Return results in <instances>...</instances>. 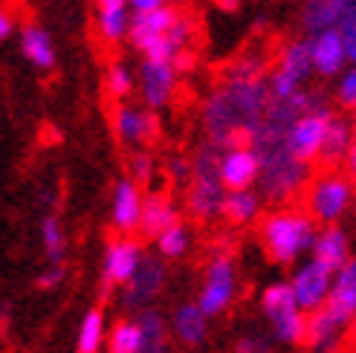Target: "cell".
<instances>
[{
	"mask_svg": "<svg viewBox=\"0 0 356 353\" xmlns=\"http://www.w3.org/2000/svg\"><path fill=\"white\" fill-rule=\"evenodd\" d=\"M238 281H235V263L229 255H215L206 270V281L197 298V307L206 313V319L211 315H220L235 298Z\"/></svg>",
	"mask_w": 356,
	"mask_h": 353,
	"instance_id": "52a82bcc",
	"label": "cell"
},
{
	"mask_svg": "<svg viewBox=\"0 0 356 353\" xmlns=\"http://www.w3.org/2000/svg\"><path fill=\"white\" fill-rule=\"evenodd\" d=\"M266 64L243 56L223 67V81L206 104V131L218 148H249L270 110V87L264 84Z\"/></svg>",
	"mask_w": 356,
	"mask_h": 353,
	"instance_id": "6da1fadb",
	"label": "cell"
},
{
	"mask_svg": "<svg viewBox=\"0 0 356 353\" xmlns=\"http://www.w3.org/2000/svg\"><path fill=\"white\" fill-rule=\"evenodd\" d=\"M168 174H174V180H186V176L191 174V165L183 163V160H171L168 163Z\"/></svg>",
	"mask_w": 356,
	"mask_h": 353,
	"instance_id": "f35d334b",
	"label": "cell"
},
{
	"mask_svg": "<svg viewBox=\"0 0 356 353\" xmlns=\"http://www.w3.org/2000/svg\"><path fill=\"white\" fill-rule=\"evenodd\" d=\"M348 58V49H345V41H342V32L333 29V32H325V35H316L313 41V64L322 76H336L342 69Z\"/></svg>",
	"mask_w": 356,
	"mask_h": 353,
	"instance_id": "ffe728a7",
	"label": "cell"
},
{
	"mask_svg": "<svg viewBox=\"0 0 356 353\" xmlns=\"http://www.w3.org/2000/svg\"><path fill=\"white\" fill-rule=\"evenodd\" d=\"M12 29H15L12 15H9V12H3V15H0V38H9Z\"/></svg>",
	"mask_w": 356,
	"mask_h": 353,
	"instance_id": "60d3db41",
	"label": "cell"
},
{
	"mask_svg": "<svg viewBox=\"0 0 356 353\" xmlns=\"http://www.w3.org/2000/svg\"><path fill=\"white\" fill-rule=\"evenodd\" d=\"M174 3H180V6H183V3H188V0H174Z\"/></svg>",
	"mask_w": 356,
	"mask_h": 353,
	"instance_id": "f6af8a7d",
	"label": "cell"
},
{
	"mask_svg": "<svg viewBox=\"0 0 356 353\" xmlns=\"http://www.w3.org/2000/svg\"><path fill=\"white\" fill-rule=\"evenodd\" d=\"M325 313L342 330L356 322V258H350L348 267H342L339 272H336L330 298L325 304Z\"/></svg>",
	"mask_w": 356,
	"mask_h": 353,
	"instance_id": "7c38bea8",
	"label": "cell"
},
{
	"mask_svg": "<svg viewBox=\"0 0 356 353\" xmlns=\"http://www.w3.org/2000/svg\"><path fill=\"white\" fill-rule=\"evenodd\" d=\"M339 101L345 104L348 110H356V69L345 73V79L339 84Z\"/></svg>",
	"mask_w": 356,
	"mask_h": 353,
	"instance_id": "e575fe53",
	"label": "cell"
},
{
	"mask_svg": "<svg viewBox=\"0 0 356 353\" xmlns=\"http://www.w3.org/2000/svg\"><path fill=\"white\" fill-rule=\"evenodd\" d=\"M218 6H223V9L232 12V9H238V0H218Z\"/></svg>",
	"mask_w": 356,
	"mask_h": 353,
	"instance_id": "ee69618b",
	"label": "cell"
},
{
	"mask_svg": "<svg viewBox=\"0 0 356 353\" xmlns=\"http://www.w3.org/2000/svg\"><path fill=\"white\" fill-rule=\"evenodd\" d=\"M21 47H24V56H26L35 67L49 69L52 64H56V52H52V41H49V35H47L41 26L26 24V26H24V32H21Z\"/></svg>",
	"mask_w": 356,
	"mask_h": 353,
	"instance_id": "d4e9b609",
	"label": "cell"
},
{
	"mask_svg": "<svg viewBox=\"0 0 356 353\" xmlns=\"http://www.w3.org/2000/svg\"><path fill=\"white\" fill-rule=\"evenodd\" d=\"M102 339H108V333H104V313L93 307V310L84 313V319H81V325H79L76 350H79V353H99Z\"/></svg>",
	"mask_w": 356,
	"mask_h": 353,
	"instance_id": "484cf974",
	"label": "cell"
},
{
	"mask_svg": "<svg viewBox=\"0 0 356 353\" xmlns=\"http://www.w3.org/2000/svg\"><path fill=\"white\" fill-rule=\"evenodd\" d=\"M180 12H177L174 6H159L154 12H145V15H136L134 21H131V44L142 52H148L156 41H163L165 35L177 26V21H180Z\"/></svg>",
	"mask_w": 356,
	"mask_h": 353,
	"instance_id": "4fadbf2b",
	"label": "cell"
},
{
	"mask_svg": "<svg viewBox=\"0 0 356 353\" xmlns=\"http://www.w3.org/2000/svg\"><path fill=\"white\" fill-rule=\"evenodd\" d=\"M139 327H142V353H163L165 347V319L156 310L139 313Z\"/></svg>",
	"mask_w": 356,
	"mask_h": 353,
	"instance_id": "f1b7e54d",
	"label": "cell"
},
{
	"mask_svg": "<svg viewBox=\"0 0 356 353\" xmlns=\"http://www.w3.org/2000/svg\"><path fill=\"white\" fill-rule=\"evenodd\" d=\"M108 90L116 99L131 93V73H128V67H124V64H113L108 69Z\"/></svg>",
	"mask_w": 356,
	"mask_h": 353,
	"instance_id": "d6a6232c",
	"label": "cell"
},
{
	"mask_svg": "<svg viewBox=\"0 0 356 353\" xmlns=\"http://www.w3.org/2000/svg\"><path fill=\"white\" fill-rule=\"evenodd\" d=\"M174 64H163V61H148L142 64V96L151 108L165 104L174 93Z\"/></svg>",
	"mask_w": 356,
	"mask_h": 353,
	"instance_id": "ac0fdd59",
	"label": "cell"
},
{
	"mask_svg": "<svg viewBox=\"0 0 356 353\" xmlns=\"http://www.w3.org/2000/svg\"><path fill=\"white\" fill-rule=\"evenodd\" d=\"M333 278H336L333 270H327L325 263H318V261L310 258L305 267H301V270L293 275V281H290L298 307L305 310V313H310V315L322 310V307L327 304V298H330Z\"/></svg>",
	"mask_w": 356,
	"mask_h": 353,
	"instance_id": "ba28073f",
	"label": "cell"
},
{
	"mask_svg": "<svg viewBox=\"0 0 356 353\" xmlns=\"http://www.w3.org/2000/svg\"><path fill=\"white\" fill-rule=\"evenodd\" d=\"M356 9V0H305L301 24L310 35H325L333 29H342V24Z\"/></svg>",
	"mask_w": 356,
	"mask_h": 353,
	"instance_id": "5bb4252c",
	"label": "cell"
},
{
	"mask_svg": "<svg viewBox=\"0 0 356 353\" xmlns=\"http://www.w3.org/2000/svg\"><path fill=\"white\" fill-rule=\"evenodd\" d=\"M156 246H159V255H165V258H180L186 249H188V232L177 223L171 226L168 232H163L156 238Z\"/></svg>",
	"mask_w": 356,
	"mask_h": 353,
	"instance_id": "1f68e13d",
	"label": "cell"
},
{
	"mask_svg": "<svg viewBox=\"0 0 356 353\" xmlns=\"http://www.w3.org/2000/svg\"><path fill=\"white\" fill-rule=\"evenodd\" d=\"M99 29L108 41H119L124 29H131V21L124 15V6H111V9H99Z\"/></svg>",
	"mask_w": 356,
	"mask_h": 353,
	"instance_id": "4dcf8cb0",
	"label": "cell"
},
{
	"mask_svg": "<svg viewBox=\"0 0 356 353\" xmlns=\"http://www.w3.org/2000/svg\"><path fill=\"white\" fill-rule=\"evenodd\" d=\"M171 226H177V208H174V203L165 197V194H151V197H145L139 232L145 238H159L163 232H168Z\"/></svg>",
	"mask_w": 356,
	"mask_h": 353,
	"instance_id": "44dd1931",
	"label": "cell"
},
{
	"mask_svg": "<svg viewBox=\"0 0 356 353\" xmlns=\"http://www.w3.org/2000/svg\"><path fill=\"white\" fill-rule=\"evenodd\" d=\"M131 174H134V183L139 186H148L151 183V174H154V160L148 154H136L131 160Z\"/></svg>",
	"mask_w": 356,
	"mask_h": 353,
	"instance_id": "836d02e7",
	"label": "cell"
},
{
	"mask_svg": "<svg viewBox=\"0 0 356 353\" xmlns=\"http://www.w3.org/2000/svg\"><path fill=\"white\" fill-rule=\"evenodd\" d=\"M113 128L122 142H154L156 139V119L148 110L122 104L113 113Z\"/></svg>",
	"mask_w": 356,
	"mask_h": 353,
	"instance_id": "2e32d148",
	"label": "cell"
},
{
	"mask_svg": "<svg viewBox=\"0 0 356 353\" xmlns=\"http://www.w3.org/2000/svg\"><path fill=\"white\" fill-rule=\"evenodd\" d=\"M131 6L136 9V15H145V12H154L163 6V0H131Z\"/></svg>",
	"mask_w": 356,
	"mask_h": 353,
	"instance_id": "ab89813d",
	"label": "cell"
},
{
	"mask_svg": "<svg viewBox=\"0 0 356 353\" xmlns=\"http://www.w3.org/2000/svg\"><path fill=\"white\" fill-rule=\"evenodd\" d=\"M163 287H165V263L156 258H145L139 272L131 278V284H124L122 304L134 313H145V310H151L148 304L159 295Z\"/></svg>",
	"mask_w": 356,
	"mask_h": 353,
	"instance_id": "9c48e42d",
	"label": "cell"
},
{
	"mask_svg": "<svg viewBox=\"0 0 356 353\" xmlns=\"http://www.w3.org/2000/svg\"><path fill=\"white\" fill-rule=\"evenodd\" d=\"M316 226L313 217L296 208H281L266 215L261 223V240L264 249L278 263H293L301 252L316 246Z\"/></svg>",
	"mask_w": 356,
	"mask_h": 353,
	"instance_id": "7a4b0ae2",
	"label": "cell"
},
{
	"mask_svg": "<svg viewBox=\"0 0 356 353\" xmlns=\"http://www.w3.org/2000/svg\"><path fill=\"white\" fill-rule=\"evenodd\" d=\"M310 67L313 64V44L307 41H296L284 49L281 56V64L273 73V81H270V96L275 101H287L293 96L301 93V81L310 76Z\"/></svg>",
	"mask_w": 356,
	"mask_h": 353,
	"instance_id": "8992f818",
	"label": "cell"
},
{
	"mask_svg": "<svg viewBox=\"0 0 356 353\" xmlns=\"http://www.w3.org/2000/svg\"><path fill=\"white\" fill-rule=\"evenodd\" d=\"M261 211V203L252 191H229L226 194V203H223V215L232 220V223H249L255 220Z\"/></svg>",
	"mask_w": 356,
	"mask_h": 353,
	"instance_id": "83f0119b",
	"label": "cell"
},
{
	"mask_svg": "<svg viewBox=\"0 0 356 353\" xmlns=\"http://www.w3.org/2000/svg\"><path fill=\"white\" fill-rule=\"evenodd\" d=\"M142 252H139V243L131 238H119L108 246L104 252V263H102V278H104V287H124L131 284V278L139 272L142 267Z\"/></svg>",
	"mask_w": 356,
	"mask_h": 353,
	"instance_id": "30bf717a",
	"label": "cell"
},
{
	"mask_svg": "<svg viewBox=\"0 0 356 353\" xmlns=\"http://www.w3.org/2000/svg\"><path fill=\"white\" fill-rule=\"evenodd\" d=\"M350 200H353V186H350L348 176L336 174V171H325L322 176H316L307 188L310 217L325 223V226H333L339 220L350 208Z\"/></svg>",
	"mask_w": 356,
	"mask_h": 353,
	"instance_id": "5b68a950",
	"label": "cell"
},
{
	"mask_svg": "<svg viewBox=\"0 0 356 353\" xmlns=\"http://www.w3.org/2000/svg\"><path fill=\"white\" fill-rule=\"evenodd\" d=\"M339 333L342 327L336 325L330 315L325 313V307L313 313L310 315V322H307V342L316 353H336V345H339Z\"/></svg>",
	"mask_w": 356,
	"mask_h": 353,
	"instance_id": "603a6c76",
	"label": "cell"
},
{
	"mask_svg": "<svg viewBox=\"0 0 356 353\" xmlns=\"http://www.w3.org/2000/svg\"><path fill=\"white\" fill-rule=\"evenodd\" d=\"M142 347H145V345H142V327H139V322L122 319L108 333V350L111 353H142Z\"/></svg>",
	"mask_w": 356,
	"mask_h": 353,
	"instance_id": "4316f807",
	"label": "cell"
},
{
	"mask_svg": "<svg viewBox=\"0 0 356 353\" xmlns=\"http://www.w3.org/2000/svg\"><path fill=\"white\" fill-rule=\"evenodd\" d=\"M342 41H345V49H348V58L356 64V9L350 12V17L342 24Z\"/></svg>",
	"mask_w": 356,
	"mask_h": 353,
	"instance_id": "8d00e7d4",
	"label": "cell"
},
{
	"mask_svg": "<svg viewBox=\"0 0 356 353\" xmlns=\"http://www.w3.org/2000/svg\"><path fill=\"white\" fill-rule=\"evenodd\" d=\"M223 203H226V186L220 176V163H218V151L215 148H203L197 154V160L191 163V183L186 194V206L188 215L197 220H211L223 215Z\"/></svg>",
	"mask_w": 356,
	"mask_h": 353,
	"instance_id": "3957f363",
	"label": "cell"
},
{
	"mask_svg": "<svg viewBox=\"0 0 356 353\" xmlns=\"http://www.w3.org/2000/svg\"><path fill=\"white\" fill-rule=\"evenodd\" d=\"M206 313L197 304H183L174 313V333L183 345H200L206 339Z\"/></svg>",
	"mask_w": 356,
	"mask_h": 353,
	"instance_id": "cb8c5ba5",
	"label": "cell"
},
{
	"mask_svg": "<svg viewBox=\"0 0 356 353\" xmlns=\"http://www.w3.org/2000/svg\"><path fill=\"white\" fill-rule=\"evenodd\" d=\"M350 327H353V339H356V322H353V325H350Z\"/></svg>",
	"mask_w": 356,
	"mask_h": 353,
	"instance_id": "bcb514c9",
	"label": "cell"
},
{
	"mask_svg": "<svg viewBox=\"0 0 356 353\" xmlns=\"http://www.w3.org/2000/svg\"><path fill=\"white\" fill-rule=\"evenodd\" d=\"M41 240H44V252L52 261V267H61L64 261V232H61V223L58 217H44L41 223Z\"/></svg>",
	"mask_w": 356,
	"mask_h": 353,
	"instance_id": "f546056e",
	"label": "cell"
},
{
	"mask_svg": "<svg viewBox=\"0 0 356 353\" xmlns=\"http://www.w3.org/2000/svg\"><path fill=\"white\" fill-rule=\"evenodd\" d=\"M327 122H330V113L327 110H316V113L301 116L296 125H293V131H290V151L298 156L301 163L310 165L316 156H322Z\"/></svg>",
	"mask_w": 356,
	"mask_h": 353,
	"instance_id": "8fae6325",
	"label": "cell"
},
{
	"mask_svg": "<svg viewBox=\"0 0 356 353\" xmlns=\"http://www.w3.org/2000/svg\"><path fill=\"white\" fill-rule=\"evenodd\" d=\"M353 151V128L348 119H339V116H330L327 122V133H325V145H322V160L325 165H333L339 163L342 156H350Z\"/></svg>",
	"mask_w": 356,
	"mask_h": 353,
	"instance_id": "7402d4cb",
	"label": "cell"
},
{
	"mask_svg": "<svg viewBox=\"0 0 356 353\" xmlns=\"http://www.w3.org/2000/svg\"><path fill=\"white\" fill-rule=\"evenodd\" d=\"M261 174V160L252 148H238V151H226L220 160V176L223 186L229 191H249Z\"/></svg>",
	"mask_w": 356,
	"mask_h": 353,
	"instance_id": "9a60e30c",
	"label": "cell"
},
{
	"mask_svg": "<svg viewBox=\"0 0 356 353\" xmlns=\"http://www.w3.org/2000/svg\"><path fill=\"white\" fill-rule=\"evenodd\" d=\"M142 208H145V200L139 197L136 183L122 180L113 191V226L119 232H134L142 223Z\"/></svg>",
	"mask_w": 356,
	"mask_h": 353,
	"instance_id": "e0dca14e",
	"label": "cell"
},
{
	"mask_svg": "<svg viewBox=\"0 0 356 353\" xmlns=\"http://www.w3.org/2000/svg\"><path fill=\"white\" fill-rule=\"evenodd\" d=\"M261 310L266 313V319H270L278 342H287V345H305L307 342L310 315L298 307L290 284L278 281V284L266 287L261 295Z\"/></svg>",
	"mask_w": 356,
	"mask_h": 353,
	"instance_id": "277c9868",
	"label": "cell"
},
{
	"mask_svg": "<svg viewBox=\"0 0 356 353\" xmlns=\"http://www.w3.org/2000/svg\"><path fill=\"white\" fill-rule=\"evenodd\" d=\"M350 249H348V238L339 226H325L322 232L316 238V246H313V261L325 263L327 270L339 272L342 267H348V258Z\"/></svg>",
	"mask_w": 356,
	"mask_h": 353,
	"instance_id": "d6986e66",
	"label": "cell"
},
{
	"mask_svg": "<svg viewBox=\"0 0 356 353\" xmlns=\"http://www.w3.org/2000/svg\"><path fill=\"white\" fill-rule=\"evenodd\" d=\"M238 353H273V345L266 342L264 336L249 333V336H241L238 339Z\"/></svg>",
	"mask_w": 356,
	"mask_h": 353,
	"instance_id": "d590c367",
	"label": "cell"
},
{
	"mask_svg": "<svg viewBox=\"0 0 356 353\" xmlns=\"http://www.w3.org/2000/svg\"><path fill=\"white\" fill-rule=\"evenodd\" d=\"M61 278H64V267H49L38 275V287L41 290H52V287H58L61 284Z\"/></svg>",
	"mask_w": 356,
	"mask_h": 353,
	"instance_id": "74e56055",
	"label": "cell"
},
{
	"mask_svg": "<svg viewBox=\"0 0 356 353\" xmlns=\"http://www.w3.org/2000/svg\"><path fill=\"white\" fill-rule=\"evenodd\" d=\"M111 6H124V0H99V9H111Z\"/></svg>",
	"mask_w": 356,
	"mask_h": 353,
	"instance_id": "7bdbcfd3",
	"label": "cell"
},
{
	"mask_svg": "<svg viewBox=\"0 0 356 353\" xmlns=\"http://www.w3.org/2000/svg\"><path fill=\"white\" fill-rule=\"evenodd\" d=\"M348 171H350V180L356 183V145H353V151L348 156Z\"/></svg>",
	"mask_w": 356,
	"mask_h": 353,
	"instance_id": "b9f144b4",
	"label": "cell"
}]
</instances>
